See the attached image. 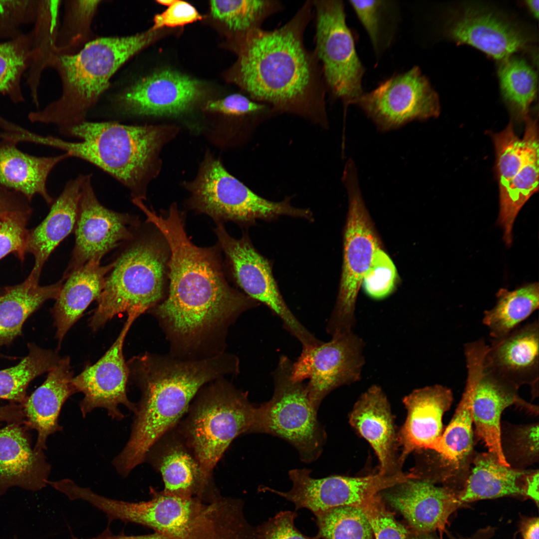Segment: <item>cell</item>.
I'll return each mask as SVG.
<instances>
[{
  "label": "cell",
  "mask_w": 539,
  "mask_h": 539,
  "mask_svg": "<svg viewBox=\"0 0 539 539\" xmlns=\"http://www.w3.org/2000/svg\"><path fill=\"white\" fill-rule=\"evenodd\" d=\"M199 83L180 73L164 70L124 82L111 98L116 110L126 116L180 114L199 99Z\"/></svg>",
  "instance_id": "18"
},
{
  "label": "cell",
  "mask_w": 539,
  "mask_h": 539,
  "mask_svg": "<svg viewBox=\"0 0 539 539\" xmlns=\"http://www.w3.org/2000/svg\"><path fill=\"white\" fill-rule=\"evenodd\" d=\"M495 532V528L488 527L480 529L469 537H455L451 536L449 539H490L494 535Z\"/></svg>",
  "instance_id": "57"
},
{
  "label": "cell",
  "mask_w": 539,
  "mask_h": 539,
  "mask_svg": "<svg viewBox=\"0 0 539 539\" xmlns=\"http://www.w3.org/2000/svg\"><path fill=\"white\" fill-rule=\"evenodd\" d=\"M519 388L487 368L484 360L478 372L472 400V418L476 433L503 465L507 462L501 446V417L504 410L515 405L538 414V407L521 398Z\"/></svg>",
  "instance_id": "23"
},
{
  "label": "cell",
  "mask_w": 539,
  "mask_h": 539,
  "mask_svg": "<svg viewBox=\"0 0 539 539\" xmlns=\"http://www.w3.org/2000/svg\"><path fill=\"white\" fill-rule=\"evenodd\" d=\"M100 0H70L65 4L62 22L59 26L55 51L60 54L77 52L92 40L91 25Z\"/></svg>",
  "instance_id": "42"
},
{
  "label": "cell",
  "mask_w": 539,
  "mask_h": 539,
  "mask_svg": "<svg viewBox=\"0 0 539 539\" xmlns=\"http://www.w3.org/2000/svg\"><path fill=\"white\" fill-rule=\"evenodd\" d=\"M453 400L451 389L440 384L415 389L403 398L407 417L398 431L402 465L411 453L429 450L441 435L443 416Z\"/></svg>",
  "instance_id": "27"
},
{
  "label": "cell",
  "mask_w": 539,
  "mask_h": 539,
  "mask_svg": "<svg viewBox=\"0 0 539 539\" xmlns=\"http://www.w3.org/2000/svg\"><path fill=\"white\" fill-rule=\"evenodd\" d=\"M364 346L362 338L352 331L335 334L328 342L302 348L292 362L291 377L295 381L308 380L306 389L316 410L331 391L361 379Z\"/></svg>",
  "instance_id": "14"
},
{
  "label": "cell",
  "mask_w": 539,
  "mask_h": 539,
  "mask_svg": "<svg viewBox=\"0 0 539 539\" xmlns=\"http://www.w3.org/2000/svg\"><path fill=\"white\" fill-rule=\"evenodd\" d=\"M189 185L192 208L210 216L216 224L231 221L248 226L258 219L271 220L281 216L303 218L305 216L304 209L291 205L290 197L279 202L265 199L213 159L206 160L196 180Z\"/></svg>",
  "instance_id": "11"
},
{
  "label": "cell",
  "mask_w": 539,
  "mask_h": 539,
  "mask_svg": "<svg viewBox=\"0 0 539 539\" xmlns=\"http://www.w3.org/2000/svg\"><path fill=\"white\" fill-rule=\"evenodd\" d=\"M374 539H407L409 531L386 508L380 494L361 506Z\"/></svg>",
  "instance_id": "49"
},
{
  "label": "cell",
  "mask_w": 539,
  "mask_h": 539,
  "mask_svg": "<svg viewBox=\"0 0 539 539\" xmlns=\"http://www.w3.org/2000/svg\"><path fill=\"white\" fill-rule=\"evenodd\" d=\"M539 425L512 427L501 436L503 453L511 467L527 466L539 460Z\"/></svg>",
  "instance_id": "44"
},
{
  "label": "cell",
  "mask_w": 539,
  "mask_h": 539,
  "mask_svg": "<svg viewBox=\"0 0 539 539\" xmlns=\"http://www.w3.org/2000/svg\"><path fill=\"white\" fill-rule=\"evenodd\" d=\"M59 0H38L31 64L24 76L34 104L38 106V89L43 72L47 68L50 56L55 51L59 28Z\"/></svg>",
  "instance_id": "37"
},
{
  "label": "cell",
  "mask_w": 539,
  "mask_h": 539,
  "mask_svg": "<svg viewBox=\"0 0 539 539\" xmlns=\"http://www.w3.org/2000/svg\"><path fill=\"white\" fill-rule=\"evenodd\" d=\"M539 520L537 517H523L520 531L523 539H539Z\"/></svg>",
  "instance_id": "55"
},
{
  "label": "cell",
  "mask_w": 539,
  "mask_h": 539,
  "mask_svg": "<svg viewBox=\"0 0 539 539\" xmlns=\"http://www.w3.org/2000/svg\"><path fill=\"white\" fill-rule=\"evenodd\" d=\"M283 5L275 0H212V16L236 35V45L251 33L262 29L264 22L279 12Z\"/></svg>",
  "instance_id": "38"
},
{
  "label": "cell",
  "mask_w": 539,
  "mask_h": 539,
  "mask_svg": "<svg viewBox=\"0 0 539 539\" xmlns=\"http://www.w3.org/2000/svg\"><path fill=\"white\" fill-rule=\"evenodd\" d=\"M169 246L153 224L145 222L118 248L88 325L93 331L123 312L139 317L166 297Z\"/></svg>",
  "instance_id": "7"
},
{
  "label": "cell",
  "mask_w": 539,
  "mask_h": 539,
  "mask_svg": "<svg viewBox=\"0 0 539 539\" xmlns=\"http://www.w3.org/2000/svg\"><path fill=\"white\" fill-rule=\"evenodd\" d=\"M355 104L382 132L435 117L439 112L438 96L417 66L393 75L371 91L364 92Z\"/></svg>",
  "instance_id": "15"
},
{
  "label": "cell",
  "mask_w": 539,
  "mask_h": 539,
  "mask_svg": "<svg viewBox=\"0 0 539 539\" xmlns=\"http://www.w3.org/2000/svg\"><path fill=\"white\" fill-rule=\"evenodd\" d=\"M174 1L175 0H157V2L160 4L169 6L172 4Z\"/></svg>",
  "instance_id": "60"
},
{
  "label": "cell",
  "mask_w": 539,
  "mask_h": 539,
  "mask_svg": "<svg viewBox=\"0 0 539 539\" xmlns=\"http://www.w3.org/2000/svg\"><path fill=\"white\" fill-rule=\"evenodd\" d=\"M71 539H176L165 534L156 532L153 534L140 536H126L125 535H114L107 527L98 536L88 539H78L72 536Z\"/></svg>",
  "instance_id": "54"
},
{
  "label": "cell",
  "mask_w": 539,
  "mask_h": 539,
  "mask_svg": "<svg viewBox=\"0 0 539 539\" xmlns=\"http://www.w3.org/2000/svg\"><path fill=\"white\" fill-rule=\"evenodd\" d=\"M350 4L369 35L377 54L380 52L382 42L384 11L387 1L349 0Z\"/></svg>",
  "instance_id": "51"
},
{
  "label": "cell",
  "mask_w": 539,
  "mask_h": 539,
  "mask_svg": "<svg viewBox=\"0 0 539 539\" xmlns=\"http://www.w3.org/2000/svg\"><path fill=\"white\" fill-rule=\"evenodd\" d=\"M315 17L314 51L326 91L342 102L344 113L364 93V68L357 55L352 33L340 0L312 1Z\"/></svg>",
  "instance_id": "12"
},
{
  "label": "cell",
  "mask_w": 539,
  "mask_h": 539,
  "mask_svg": "<svg viewBox=\"0 0 539 539\" xmlns=\"http://www.w3.org/2000/svg\"><path fill=\"white\" fill-rule=\"evenodd\" d=\"M485 366L520 388L528 385L532 396H538L539 323L538 318L520 325L502 337L492 339L484 358Z\"/></svg>",
  "instance_id": "25"
},
{
  "label": "cell",
  "mask_w": 539,
  "mask_h": 539,
  "mask_svg": "<svg viewBox=\"0 0 539 539\" xmlns=\"http://www.w3.org/2000/svg\"><path fill=\"white\" fill-rule=\"evenodd\" d=\"M31 212H17L0 217V260L13 253L23 261L28 231L27 222Z\"/></svg>",
  "instance_id": "48"
},
{
  "label": "cell",
  "mask_w": 539,
  "mask_h": 539,
  "mask_svg": "<svg viewBox=\"0 0 539 539\" xmlns=\"http://www.w3.org/2000/svg\"><path fill=\"white\" fill-rule=\"evenodd\" d=\"M353 428L373 449L379 464L378 473L388 476L402 474L394 419L383 389L373 384L359 397L349 415Z\"/></svg>",
  "instance_id": "24"
},
{
  "label": "cell",
  "mask_w": 539,
  "mask_h": 539,
  "mask_svg": "<svg viewBox=\"0 0 539 539\" xmlns=\"http://www.w3.org/2000/svg\"><path fill=\"white\" fill-rule=\"evenodd\" d=\"M0 141V186L19 193L30 201L41 196L48 204L54 200L46 181L54 167L69 158L67 153L50 157L30 155L19 150L17 142L8 138Z\"/></svg>",
  "instance_id": "31"
},
{
  "label": "cell",
  "mask_w": 539,
  "mask_h": 539,
  "mask_svg": "<svg viewBox=\"0 0 539 539\" xmlns=\"http://www.w3.org/2000/svg\"><path fill=\"white\" fill-rule=\"evenodd\" d=\"M85 175L69 180L50 211L36 227L28 231L26 253L34 258V265L29 275L39 279L45 262L60 243L72 231L76 224L81 189Z\"/></svg>",
  "instance_id": "28"
},
{
  "label": "cell",
  "mask_w": 539,
  "mask_h": 539,
  "mask_svg": "<svg viewBox=\"0 0 539 539\" xmlns=\"http://www.w3.org/2000/svg\"><path fill=\"white\" fill-rule=\"evenodd\" d=\"M472 463L473 466L458 491L462 506L503 497H526L525 479L529 471L504 466L489 452L474 456Z\"/></svg>",
  "instance_id": "32"
},
{
  "label": "cell",
  "mask_w": 539,
  "mask_h": 539,
  "mask_svg": "<svg viewBox=\"0 0 539 539\" xmlns=\"http://www.w3.org/2000/svg\"><path fill=\"white\" fill-rule=\"evenodd\" d=\"M397 280V271L393 262L379 247L375 251L371 264L363 277L361 286L369 297L380 300L394 291Z\"/></svg>",
  "instance_id": "46"
},
{
  "label": "cell",
  "mask_w": 539,
  "mask_h": 539,
  "mask_svg": "<svg viewBox=\"0 0 539 539\" xmlns=\"http://www.w3.org/2000/svg\"><path fill=\"white\" fill-rule=\"evenodd\" d=\"M498 74L504 98L518 116L526 117L536 95V73L523 59L511 56L501 61Z\"/></svg>",
  "instance_id": "41"
},
{
  "label": "cell",
  "mask_w": 539,
  "mask_h": 539,
  "mask_svg": "<svg viewBox=\"0 0 539 539\" xmlns=\"http://www.w3.org/2000/svg\"><path fill=\"white\" fill-rule=\"evenodd\" d=\"M466 367V385L455 414L429 450L438 454L432 461L437 468L431 469L446 483L454 484L462 478L465 480L473 458L472 400L479 365L470 361Z\"/></svg>",
  "instance_id": "22"
},
{
  "label": "cell",
  "mask_w": 539,
  "mask_h": 539,
  "mask_svg": "<svg viewBox=\"0 0 539 539\" xmlns=\"http://www.w3.org/2000/svg\"><path fill=\"white\" fill-rule=\"evenodd\" d=\"M161 132L156 126L86 120L61 132L79 141L34 133L31 142L60 150L69 157L94 165L127 188L132 200H142Z\"/></svg>",
  "instance_id": "6"
},
{
  "label": "cell",
  "mask_w": 539,
  "mask_h": 539,
  "mask_svg": "<svg viewBox=\"0 0 539 539\" xmlns=\"http://www.w3.org/2000/svg\"><path fill=\"white\" fill-rule=\"evenodd\" d=\"M311 470L303 468L289 471L292 487L287 492L261 487L260 490L276 494L293 503L295 508H306L313 514L342 506L360 508L383 491L414 477L412 472L388 476L377 473L364 477L330 476L314 478Z\"/></svg>",
  "instance_id": "16"
},
{
  "label": "cell",
  "mask_w": 539,
  "mask_h": 539,
  "mask_svg": "<svg viewBox=\"0 0 539 539\" xmlns=\"http://www.w3.org/2000/svg\"><path fill=\"white\" fill-rule=\"evenodd\" d=\"M138 317L128 314L120 333L104 355L92 365L87 364L82 371L72 379L76 393L84 395L79 407L83 417L95 408L105 409L111 419L118 421L125 417L119 405H124L134 414L137 405L127 395L129 381L128 368L125 361L123 348L125 337Z\"/></svg>",
  "instance_id": "19"
},
{
  "label": "cell",
  "mask_w": 539,
  "mask_h": 539,
  "mask_svg": "<svg viewBox=\"0 0 539 539\" xmlns=\"http://www.w3.org/2000/svg\"><path fill=\"white\" fill-rule=\"evenodd\" d=\"M292 362L279 357L272 373L274 390L270 400L256 407L252 433L268 434L289 443L305 463L316 460L326 442L327 434L308 396L306 384L291 377Z\"/></svg>",
  "instance_id": "9"
},
{
  "label": "cell",
  "mask_w": 539,
  "mask_h": 539,
  "mask_svg": "<svg viewBox=\"0 0 539 539\" xmlns=\"http://www.w3.org/2000/svg\"><path fill=\"white\" fill-rule=\"evenodd\" d=\"M497 155L499 189L503 188L518 173L525 159V145L514 132L512 123L494 136Z\"/></svg>",
  "instance_id": "45"
},
{
  "label": "cell",
  "mask_w": 539,
  "mask_h": 539,
  "mask_svg": "<svg viewBox=\"0 0 539 539\" xmlns=\"http://www.w3.org/2000/svg\"><path fill=\"white\" fill-rule=\"evenodd\" d=\"M205 109L237 117L256 118L264 121L275 116L268 105L255 100L247 94L240 93L210 101L205 105Z\"/></svg>",
  "instance_id": "50"
},
{
  "label": "cell",
  "mask_w": 539,
  "mask_h": 539,
  "mask_svg": "<svg viewBox=\"0 0 539 539\" xmlns=\"http://www.w3.org/2000/svg\"><path fill=\"white\" fill-rule=\"evenodd\" d=\"M313 17L312 1L307 0L279 28L249 34L236 46L238 59L231 77L250 97L270 106L275 116L295 115L327 129L321 66L303 39Z\"/></svg>",
  "instance_id": "2"
},
{
  "label": "cell",
  "mask_w": 539,
  "mask_h": 539,
  "mask_svg": "<svg viewBox=\"0 0 539 539\" xmlns=\"http://www.w3.org/2000/svg\"><path fill=\"white\" fill-rule=\"evenodd\" d=\"M157 30L124 36L92 39L77 52L50 57L47 68L57 73L61 84L59 98L43 109L28 115L31 122L53 124L60 133L86 120L110 85V80L124 64L154 39Z\"/></svg>",
  "instance_id": "4"
},
{
  "label": "cell",
  "mask_w": 539,
  "mask_h": 539,
  "mask_svg": "<svg viewBox=\"0 0 539 539\" xmlns=\"http://www.w3.org/2000/svg\"><path fill=\"white\" fill-rule=\"evenodd\" d=\"M63 281L40 286L29 275L20 284L0 289V347L20 334L25 320L45 301L57 298Z\"/></svg>",
  "instance_id": "34"
},
{
  "label": "cell",
  "mask_w": 539,
  "mask_h": 539,
  "mask_svg": "<svg viewBox=\"0 0 539 539\" xmlns=\"http://www.w3.org/2000/svg\"><path fill=\"white\" fill-rule=\"evenodd\" d=\"M28 353L17 365L0 370V398L24 400L26 389L35 377L49 372L61 357L55 351L28 344Z\"/></svg>",
  "instance_id": "40"
},
{
  "label": "cell",
  "mask_w": 539,
  "mask_h": 539,
  "mask_svg": "<svg viewBox=\"0 0 539 539\" xmlns=\"http://www.w3.org/2000/svg\"><path fill=\"white\" fill-rule=\"evenodd\" d=\"M5 409V408L0 407V420H3L6 416L5 413L6 410Z\"/></svg>",
  "instance_id": "61"
},
{
  "label": "cell",
  "mask_w": 539,
  "mask_h": 539,
  "mask_svg": "<svg viewBox=\"0 0 539 539\" xmlns=\"http://www.w3.org/2000/svg\"><path fill=\"white\" fill-rule=\"evenodd\" d=\"M294 512L281 511L255 528L257 539H320L308 537L295 527Z\"/></svg>",
  "instance_id": "52"
},
{
  "label": "cell",
  "mask_w": 539,
  "mask_h": 539,
  "mask_svg": "<svg viewBox=\"0 0 539 539\" xmlns=\"http://www.w3.org/2000/svg\"><path fill=\"white\" fill-rule=\"evenodd\" d=\"M129 381L141 397L129 439L113 460L116 471L127 477L145 462L149 450L176 427L198 391L206 384L239 372V361L231 353L197 360L145 352L126 362Z\"/></svg>",
  "instance_id": "3"
},
{
  "label": "cell",
  "mask_w": 539,
  "mask_h": 539,
  "mask_svg": "<svg viewBox=\"0 0 539 539\" xmlns=\"http://www.w3.org/2000/svg\"><path fill=\"white\" fill-rule=\"evenodd\" d=\"M523 139L525 145L523 164L514 177L500 189L499 221L508 245L512 242L513 226L518 213L539 188V141L534 120H527Z\"/></svg>",
  "instance_id": "33"
},
{
  "label": "cell",
  "mask_w": 539,
  "mask_h": 539,
  "mask_svg": "<svg viewBox=\"0 0 539 539\" xmlns=\"http://www.w3.org/2000/svg\"><path fill=\"white\" fill-rule=\"evenodd\" d=\"M145 462L161 475L165 493L203 500L211 487L212 483L205 479L200 462L176 426L154 443Z\"/></svg>",
  "instance_id": "26"
},
{
  "label": "cell",
  "mask_w": 539,
  "mask_h": 539,
  "mask_svg": "<svg viewBox=\"0 0 539 539\" xmlns=\"http://www.w3.org/2000/svg\"><path fill=\"white\" fill-rule=\"evenodd\" d=\"M458 491L454 485L420 477L402 481L380 494L402 515L410 532L429 534L443 530L451 514L462 506Z\"/></svg>",
  "instance_id": "21"
},
{
  "label": "cell",
  "mask_w": 539,
  "mask_h": 539,
  "mask_svg": "<svg viewBox=\"0 0 539 539\" xmlns=\"http://www.w3.org/2000/svg\"><path fill=\"white\" fill-rule=\"evenodd\" d=\"M38 0H0V40L16 38L36 19Z\"/></svg>",
  "instance_id": "47"
},
{
  "label": "cell",
  "mask_w": 539,
  "mask_h": 539,
  "mask_svg": "<svg viewBox=\"0 0 539 539\" xmlns=\"http://www.w3.org/2000/svg\"><path fill=\"white\" fill-rule=\"evenodd\" d=\"M450 38L472 45L495 59L503 60L531 41L518 24L490 8L468 4L454 12L446 26Z\"/></svg>",
  "instance_id": "20"
},
{
  "label": "cell",
  "mask_w": 539,
  "mask_h": 539,
  "mask_svg": "<svg viewBox=\"0 0 539 539\" xmlns=\"http://www.w3.org/2000/svg\"><path fill=\"white\" fill-rule=\"evenodd\" d=\"M539 471H529L525 484V497L533 500L538 507L539 504Z\"/></svg>",
  "instance_id": "56"
},
{
  "label": "cell",
  "mask_w": 539,
  "mask_h": 539,
  "mask_svg": "<svg viewBox=\"0 0 539 539\" xmlns=\"http://www.w3.org/2000/svg\"><path fill=\"white\" fill-rule=\"evenodd\" d=\"M91 178V174L85 175L82 185L73 230L75 245L61 278L64 280L89 261H101L107 253L130 239L141 224L136 216L104 206L95 194Z\"/></svg>",
  "instance_id": "17"
},
{
  "label": "cell",
  "mask_w": 539,
  "mask_h": 539,
  "mask_svg": "<svg viewBox=\"0 0 539 539\" xmlns=\"http://www.w3.org/2000/svg\"><path fill=\"white\" fill-rule=\"evenodd\" d=\"M146 502H129L100 497L98 510L109 523L139 524L176 539H256L255 528L244 518L242 503L216 499L209 504L197 497H182L150 489Z\"/></svg>",
  "instance_id": "5"
},
{
  "label": "cell",
  "mask_w": 539,
  "mask_h": 539,
  "mask_svg": "<svg viewBox=\"0 0 539 539\" xmlns=\"http://www.w3.org/2000/svg\"><path fill=\"white\" fill-rule=\"evenodd\" d=\"M100 261H89L69 274L62 284L51 310L58 348L69 329L103 289L105 276L113 263L102 266Z\"/></svg>",
  "instance_id": "29"
},
{
  "label": "cell",
  "mask_w": 539,
  "mask_h": 539,
  "mask_svg": "<svg viewBox=\"0 0 539 539\" xmlns=\"http://www.w3.org/2000/svg\"><path fill=\"white\" fill-rule=\"evenodd\" d=\"M256 407L247 392L226 378L206 384L196 395L176 428L198 458L208 482H212L214 469L233 441L252 433Z\"/></svg>",
  "instance_id": "8"
},
{
  "label": "cell",
  "mask_w": 539,
  "mask_h": 539,
  "mask_svg": "<svg viewBox=\"0 0 539 539\" xmlns=\"http://www.w3.org/2000/svg\"><path fill=\"white\" fill-rule=\"evenodd\" d=\"M323 539H374L369 523L360 508L342 506L314 514Z\"/></svg>",
  "instance_id": "43"
},
{
  "label": "cell",
  "mask_w": 539,
  "mask_h": 539,
  "mask_svg": "<svg viewBox=\"0 0 539 539\" xmlns=\"http://www.w3.org/2000/svg\"><path fill=\"white\" fill-rule=\"evenodd\" d=\"M143 212L146 222L164 237L170 251L167 295L148 311L170 344V354L199 359L225 352L229 327L259 303L228 282L219 247L193 244L176 204L163 215L148 207Z\"/></svg>",
  "instance_id": "1"
},
{
  "label": "cell",
  "mask_w": 539,
  "mask_h": 539,
  "mask_svg": "<svg viewBox=\"0 0 539 539\" xmlns=\"http://www.w3.org/2000/svg\"><path fill=\"white\" fill-rule=\"evenodd\" d=\"M214 231L232 277L244 293L269 308L302 347L316 344L318 339L289 308L273 277L270 264L255 248L247 234L244 233L240 239H235L221 223L216 224Z\"/></svg>",
  "instance_id": "13"
},
{
  "label": "cell",
  "mask_w": 539,
  "mask_h": 539,
  "mask_svg": "<svg viewBox=\"0 0 539 539\" xmlns=\"http://www.w3.org/2000/svg\"><path fill=\"white\" fill-rule=\"evenodd\" d=\"M526 2L528 7L534 15L535 17H538L539 16V0H527Z\"/></svg>",
  "instance_id": "59"
},
{
  "label": "cell",
  "mask_w": 539,
  "mask_h": 539,
  "mask_svg": "<svg viewBox=\"0 0 539 539\" xmlns=\"http://www.w3.org/2000/svg\"><path fill=\"white\" fill-rule=\"evenodd\" d=\"M202 19V16L190 3L175 0L162 13L155 15L151 28L155 30L164 26L184 25Z\"/></svg>",
  "instance_id": "53"
},
{
  "label": "cell",
  "mask_w": 539,
  "mask_h": 539,
  "mask_svg": "<svg viewBox=\"0 0 539 539\" xmlns=\"http://www.w3.org/2000/svg\"><path fill=\"white\" fill-rule=\"evenodd\" d=\"M497 297L496 305L484 311L482 319L492 339L509 334L539 308V284L530 283L512 291L502 288Z\"/></svg>",
  "instance_id": "35"
},
{
  "label": "cell",
  "mask_w": 539,
  "mask_h": 539,
  "mask_svg": "<svg viewBox=\"0 0 539 539\" xmlns=\"http://www.w3.org/2000/svg\"><path fill=\"white\" fill-rule=\"evenodd\" d=\"M341 180L348 195V208L339 291L326 326V331L331 336L353 331L362 280L375 251L381 246L362 196L354 162L345 163Z\"/></svg>",
  "instance_id": "10"
},
{
  "label": "cell",
  "mask_w": 539,
  "mask_h": 539,
  "mask_svg": "<svg viewBox=\"0 0 539 539\" xmlns=\"http://www.w3.org/2000/svg\"><path fill=\"white\" fill-rule=\"evenodd\" d=\"M34 37L32 29L0 42V94L15 104L25 100L21 82L31 62Z\"/></svg>",
  "instance_id": "39"
},
{
  "label": "cell",
  "mask_w": 539,
  "mask_h": 539,
  "mask_svg": "<svg viewBox=\"0 0 539 539\" xmlns=\"http://www.w3.org/2000/svg\"><path fill=\"white\" fill-rule=\"evenodd\" d=\"M37 464V455L19 427L0 429V496L13 485L36 491L29 474L35 472Z\"/></svg>",
  "instance_id": "36"
},
{
  "label": "cell",
  "mask_w": 539,
  "mask_h": 539,
  "mask_svg": "<svg viewBox=\"0 0 539 539\" xmlns=\"http://www.w3.org/2000/svg\"><path fill=\"white\" fill-rule=\"evenodd\" d=\"M73 377L69 357L61 358L25 404L28 422L38 432L37 452L45 448L50 435L62 430L58 417L64 403L76 393L72 384Z\"/></svg>",
  "instance_id": "30"
},
{
  "label": "cell",
  "mask_w": 539,
  "mask_h": 539,
  "mask_svg": "<svg viewBox=\"0 0 539 539\" xmlns=\"http://www.w3.org/2000/svg\"><path fill=\"white\" fill-rule=\"evenodd\" d=\"M434 533L416 534L410 531L407 539H439Z\"/></svg>",
  "instance_id": "58"
}]
</instances>
